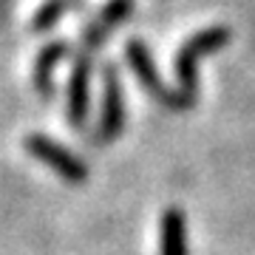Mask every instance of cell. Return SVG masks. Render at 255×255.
I'll list each match as a JSON object with an SVG mask.
<instances>
[{"label": "cell", "mask_w": 255, "mask_h": 255, "mask_svg": "<svg viewBox=\"0 0 255 255\" xmlns=\"http://www.w3.org/2000/svg\"><path fill=\"white\" fill-rule=\"evenodd\" d=\"M233 40V31L227 26H207L196 31L190 40H184L176 51L173 68H176V88L190 102L199 100V60L207 54H216Z\"/></svg>", "instance_id": "obj_1"}, {"label": "cell", "mask_w": 255, "mask_h": 255, "mask_svg": "<svg viewBox=\"0 0 255 255\" xmlns=\"http://www.w3.org/2000/svg\"><path fill=\"white\" fill-rule=\"evenodd\" d=\"M125 60H128V65H130L133 77H136V82L150 94V100L159 102L162 108H167V111H190L193 105H196V102H190L179 88H170L167 82H162V77H159V71H156L153 57H150V51H147V46L142 43V40H128L125 43Z\"/></svg>", "instance_id": "obj_2"}, {"label": "cell", "mask_w": 255, "mask_h": 255, "mask_svg": "<svg viewBox=\"0 0 255 255\" xmlns=\"http://www.w3.org/2000/svg\"><path fill=\"white\" fill-rule=\"evenodd\" d=\"M125 85L119 77L117 65L105 63L102 65V117H100V130H97V145H111L114 139L122 136L125 130Z\"/></svg>", "instance_id": "obj_3"}, {"label": "cell", "mask_w": 255, "mask_h": 255, "mask_svg": "<svg viewBox=\"0 0 255 255\" xmlns=\"http://www.w3.org/2000/svg\"><path fill=\"white\" fill-rule=\"evenodd\" d=\"M26 153H31L37 162H43L48 170H54L60 179L71 184H80L88 179V164L82 162L80 156H74L68 147H63L57 139L46 136V133H28L23 139Z\"/></svg>", "instance_id": "obj_4"}, {"label": "cell", "mask_w": 255, "mask_h": 255, "mask_svg": "<svg viewBox=\"0 0 255 255\" xmlns=\"http://www.w3.org/2000/svg\"><path fill=\"white\" fill-rule=\"evenodd\" d=\"M91 63L94 57L85 51H77L68 74V97H65V119L68 128L80 130L91 111Z\"/></svg>", "instance_id": "obj_5"}, {"label": "cell", "mask_w": 255, "mask_h": 255, "mask_svg": "<svg viewBox=\"0 0 255 255\" xmlns=\"http://www.w3.org/2000/svg\"><path fill=\"white\" fill-rule=\"evenodd\" d=\"M133 9H136V0H108L100 9V14L85 23L82 37H80V51H85L91 57L100 54L102 46L108 43V37L114 34V28L122 26L133 14Z\"/></svg>", "instance_id": "obj_6"}, {"label": "cell", "mask_w": 255, "mask_h": 255, "mask_svg": "<svg viewBox=\"0 0 255 255\" xmlns=\"http://www.w3.org/2000/svg\"><path fill=\"white\" fill-rule=\"evenodd\" d=\"M65 54H68V40H51L37 51L34 68H31V85L40 100H48L54 94V71L65 60Z\"/></svg>", "instance_id": "obj_7"}, {"label": "cell", "mask_w": 255, "mask_h": 255, "mask_svg": "<svg viewBox=\"0 0 255 255\" xmlns=\"http://www.w3.org/2000/svg\"><path fill=\"white\" fill-rule=\"evenodd\" d=\"M159 255H190L187 219L176 204L164 207L159 216Z\"/></svg>", "instance_id": "obj_8"}, {"label": "cell", "mask_w": 255, "mask_h": 255, "mask_svg": "<svg viewBox=\"0 0 255 255\" xmlns=\"http://www.w3.org/2000/svg\"><path fill=\"white\" fill-rule=\"evenodd\" d=\"M80 6H82V0H43L40 9L34 11V17H31V31L34 34H46L68 11L80 9Z\"/></svg>", "instance_id": "obj_9"}]
</instances>
